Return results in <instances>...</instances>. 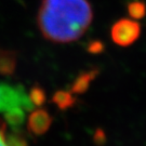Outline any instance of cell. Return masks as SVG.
Returning a JSON list of instances; mask_svg holds the SVG:
<instances>
[{
	"mask_svg": "<svg viewBox=\"0 0 146 146\" xmlns=\"http://www.w3.org/2000/svg\"><path fill=\"white\" fill-rule=\"evenodd\" d=\"M93 20L88 0H42L38 26L43 37L52 42L76 41L87 31Z\"/></svg>",
	"mask_w": 146,
	"mask_h": 146,
	"instance_id": "1",
	"label": "cell"
},
{
	"mask_svg": "<svg viewBox=\"0 0 146 146\" xmlns=\"http://www.w3.org/2000/svg\"><path fill=\"white\" fill-rule=\"evenodd\" d=\"M14 107H21L25 111L35 108L23 86L0 81V113L5 114Z\"/></svg>",
	"mask_w": 146,
	"mask_h": 146,
	"instance_id": "2",
	"label": "cell"
},
{
	"mask_svg": "<svg viewBox=\"0 0 146 146\" xmlns=\"http://www.w3.org/2000/svg\"><path fill=\"white\" fill-rule=\"evenodd\" d=\"M141 25L133 19H120L114 23L110 29L111 40L120 47H129L139 39Z\"/></svg>",
	"mask_w": 146,
	"mask_h": 146,
	"instance_id": "3",
	"label": "cell"
},
{
	"mask_svg": "<svg viewBox=\"0 0 146 146\" xmlns=\"http://www.w3.org/2000/svg\"><path fill=\"white\" fill-rule=\"evenodd\" d=\"M52 123L50 114L44 110H31L28 117V130L35 135L44 134Z\"/></svg>",
	"mask_w": 146,
	"mask_h": 146,
	"instance_id": "4",
	"label": "cell"
},
{
	"mask_svg": "<svg viewBox=\"0 0 146 146\" xmlns=\"http://www.w3.org/2000/svg\"><path fill=\"white\" fill-rule=\"evenodd\" d=\"M98 74H99L98 69H90L84 73H80L78 77L75 79L72 89H70V92L76 94L84 93L89 89L91 82L96 78Z\"/></svg>",
	"mask_w": 146,
	"mask_h": 146,
	"instance_id": "5",
	"label": "cell"
},
{
	"mask_svg": "<svg viewBox=\"0 0 146 146\" xmlns=\"http://www.w3.org/2000/svg\"><path fill=\"white\" fill-rule=\"evenodd\" d=\"M16 53L11 50H5L0 48V75L11 76L15 72Z\"/></svg>",
	"mask_w": 146,
	"mask_h": 146,
	"instance_id": "6",
	"label": "cell"
},
{
	"mask_svg": "<svg viewBox=\"0 0 146 146\" xmlns=\"http://www.w3.org/2000/svg\"><path fill=\"white\" fill-rule=\"evenodd\" d=\"M5 121L12 127V129H19L25 120V110L21 107H14L12 110L5 111Z\"/></svg>",
	"mask_w": 146,
	"mask_h": 146,
	"instance_id": "7",
	"label": "cell"
},
{
	"mask_svg": "<svg viewBox=\"0 0 146 146\" xmlns=\"http://www.w3.org/2000/svg\"><path fill=\"white\" fill-rule=\"evenodd\" d=\"M52 102L58 106L60 110H65L67 108H70L75 105L76 98L73 95L72 92L68 91H58L53 95Z\"/></svg>",
	"mask_w": 146,
	"mask_h": 146,
	"instance_id": "8",
	"label": "cell"
},
{
	"mask_svg": "<svg viewBox=\"0 0 146 146\" xmlns=\"http://www.w3.org/2000/svg\"><path fill=\"white\" fill-rule=\"evenodd\" d=\"M28 96H29V100L33 103L34 106H42L43 103L46 102V92L44 90L39 87V86H34L33 88L31 89L29 93H28Z\"/></svg>",
	"mask_w": 146,
	"mask_h": 146,
	"instance_id": "9",
	"label": "cell"
},
{
	"mask_svg": "<svg viewBox=\"0 0 146 146\" xmlns=\"http://www.w3.org/2000/svg\"><path fill=\"white\" fill-rule=\"evenodd\" d=\"M128 11H129L131 19H133L135 21L136 20H141L146 14V5L143 2L134 1V2H131L130 5H128Z\"/></svg>",
	"mask_w": 146,
	"mask_h": 146,
	"instance_id": "10",
	"label": "cell"
},
{
	"mask_svg": "<svg viewBox=\"0 0 146 146\" xmlns=\"http://www.w3.org/2000/svg\"><path fill=\"white\" fill-rule=\"evenodd\" d=\"M5 141L9 146H27L26 140L19 129H13V132L9 135L5 134Z\"/></svg>",
	"mask_w": 146,
	"mask_h": 146,
	"instance_id": "11",
	"label": "cell"
},
{
	"mask_svg": "<svg viewBox=\"0 0 146 146\" xmlns=\"http://www.w3.org/2000/svg\"><path fill=\"white\" fill-rule=\"evenodd\" d=\"M104 50V44L101 41H92L88 47V51L93 54H99Z\"/></svg>",
	"mask_w": 146,
	"mask_h": 146,
	"instance_id": "12",
	"label": "cell"
},
{
	"mask_svg": "<svg viewBox=\"0 0 146 146\" xmlns=\"http://www.w3.org/2000/svg\"><path fill=\"white\" fill-rule=\"evenodd\" d=\"M0 146H9L5 141V121L0 119Z\"/></svg>",
	"mask_w": 146,
	"mask_h": 146,
	"instance_id": "13",
	"label": "cell"
},
{
	"mask_svg": "<svg viewBox=\"0 0 146 146\" xmlns=\"http://www.w3.org/2000/svg\"><path fill=\"white\" fill-rule=\"evenodd\" d=\"M95 141H98V142H104L105 141V135H104V133L102 132V131H98L96 132V134H95Z\"/></svg>",
	"mask_w": 146,
	"mask_h": 146,
	"instance_id": "14",
	"label": "cell"
}]
</instances>
